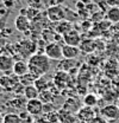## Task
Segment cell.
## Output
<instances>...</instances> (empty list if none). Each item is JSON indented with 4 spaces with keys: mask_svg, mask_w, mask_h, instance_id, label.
<instances>
[{
    "mask_svg": "<svg viewBox=\"0 0 119 123\" xmlns=\"http://www.w3.org/2000/svg\"><path fill=\"white\" fill-rule=\"evenodd\" d=\"M105 19L108 20L111 24H117V23H119V8L118 7H111L105 13Z\"/></svg>",
    "mask_w": 119,
    "mask_h": 123,
    "instance_id": "cell-15",
    "label": "cell"
},
{
    "mask_svg": "<svg viewBox=\"0 0 119 123\" xmlns=\"http://www.w3.org/2000/svg\"><path fill=\"white\" fill-rule=\"evenodd\" d=\"M28 102V101H26ZM26 102L24 101V98L23 97H17L15 99H12L10 103H11V105L12 107H15V109H22V108H26Z\"/></svg>",
    "mask_w": 119,
    "mask_h": 123,
    "instance_id": "cell-23",
    "label": "cell"
},
{
    "mask_svg": "<svg viewBox=\"0 0 119 123\" xmlns=\"http://www.w3.org/2000/svg\"><path fill=\"white\" fill-rule=\"evenodd\" d=\"M13 74L17 75L18 77L25 76L26 74H29V64L25 61H17L13 66Z\"/></svg>",
    "mask_w": 119,
    "mask_h": 123,
    "instance_id": "cell-11",
    "label": "cell"
},
{
    "mask_svg": "<svg viewBox=\"0 0 119 123\" xmlns=\"http://www.w3.org/2000/svg\"><path fill=\"white\" fill-rule=\"evenodd\" d=\"M37 78L33 76V75H31V74H26L25 76L23 77H19V82L23 84V85H25V86H28V85H32L33 83H35V80H36Z\"/></svg>",
    "mask_w": 119,
    "mask_h": 123,
    "instance_id": "cell-22",
    "label": "cell"
},
{
    "mask_svg": "<svg viewBox=\"0 0 119 123\" xmlns=\"http://www.w3.org/2000/svg\"><path fill=\"white\" fill-rule=\"evenodd\" d=\"M83 104L86 107H95L98 104V97L94 93H86V96L83 97Z\"/></svg>",
    "mask_w": 119,
    "mask_h": 123,
    "instance_id": "cell-17",
    "label": "cell"
},
{
    "mask_svg": "<svg viewBox=\"0 0 119 123\" xmlns=\"http://www.w3.org/2000/svg\"><path fill=\"white\" fill-rule=\"evenodd\" d=\"M70 30H73V26H72V24L68 21V20H62V21H60L59 25L56 26V33H59V34H66L67 32H69Z\"/></svg>",
    "mask_w": 119,
    "mask_h": 123,
    "instance_id": "cell-16",
    "label": "cell"
},
{
    "mask_svg": "<svg viewBox=\"0 0 119 123\" xmlns=\"http://www.w3.org/2000/svg\"><path fill=\"white\" fill-rule=\"evenodd\" d=\"M89 123H107V122H106V120L103 116H95Z\"/></svg>",
    "mask_w": 119,
    "mask_h": 123,
    "instance_id": "cell-26",
    "label": "cell"
},
{
    "mask_svg": "<svg viewBox=\"0 0 119 123\" xmlns=\"http://www.w3.org/2000/svg\"><path fill=\"white\" fill-rule=\"evenodd\" d=\"M33 85L38 89V91L39 92H42V91H44V90H48V80L44 78V76H42V77H38L36 80H35V83H33Z\"/></svg>",
    "mask_w": 119,
    "mask_h": 123,
    "instance_id": "cell-20",
    "label": "cell"
},
{
    "mask_svg": "<svg viewBox=\"0 0 119 123\" xmlns=\"http://www.w3.org/2000/svg\"><path fill=\"white\" fill-rule=\"evenodd\" d=\"M75 65V59H64L60 63V71H66L68 72L69 70H72Z\"/></svg>",
    "mask_w": 119,
    "mask_h": 123,
    "instance_id": "cell-21",
    "label": "cell"
},
{
    "mask_svg": "<svg viewBox=\"0 0 119 123\" xmlns=\"http://www.w3.org/2000/svg\"><path fill=\"white\" fill-rule=\"evenodd\" d=\"M80 51L83 52V53H92L95 51V47H97V42L94 39H90V38H87V39H82L81 44H80Z\"/></svg>",
    "mask_w": 119,
    "mask_h": 123,
    "instance_id": "cell-12",
    "label": "cell"
},
{
    "mask_svg": "<svg viewBox=\"0 0 119 123\" xmlns=\"http://www.w3.org/2000/svg\"><path fill=\"white\" fill-rule=\"evenodd\" d=\"M0 123H4V114L0 111Z\"/></svg>",
    "mask_w": 119,
    "mask_h": 123,
    "instance_id": "cell-27",
    "label": "cell"
},
{
    "mask_svg": "<svg viewBox=\"0 0 119 123\" xmlns=\"http://www.w3.org/2000/svg\"><path fill=\"white\" fill-rule=\"evenodd\" d=\"M117 105H118V108H119V98L117 99Z\"/></svg>",
    "mask_w": 119,
    "mask_h": 123,
    "instance_id": "cell-29",
    "label": "cell"
},
{
    "mask_svg": "<svg viewBox=\"0 0 119 123\" xmlns=\"http://www.w3.org/2000/svg\"><path fill=\"white\" fill-rule=\"evenodd\" d=\"M2 91H4V89H2V86H1V85H0V95H1V93H2Z\"/></svg>",
    "mask_w": 119,
    "mask_h": 123,
    "instance_id": "cell-28",
    "label": "cell"
},
{
    "mask_svg": "<svg viewBox=\"0 0 119 123\" xmlns=\"http://www.w3.org/2000/svg\"><path fill=\"white\" fill-rule=\"evenodd\" d=\"M50 61L45 55H42V53H35L32 55L28 61V64H29V72L31 75L38 78V77H42L46 75L50 70Z\"/></svg>",
    "mask_w": 119,
    "mask_h": 123,
    "instance_id": "cell-1",
    "label": "cell"
},
{
    "mask_svg": "<svg viewBox=\"0 0 119 123\" xmlns=\"http://www.w3.org/2000/svg\"><path fill=\"white\" fill-rule=\"evenodd\" d=\"M22 118L18 114L15 112H7L4 115V123H22Z\"/></svg>",
    "mask_w": 119,
    "mask_h": 123,
    "instance_id": "cell-18",
    "label": "cell"
},
{
    "mask_svg": "<svg viewBox=\"0 0 119 123\" xmlns=\"http://www.w3.org/2000/svg\"><path fill=\"white\" fill-rule=\"evenodd\" d=\"M43 104H51L52 101H54V97H52V92L50 90H44V91L39 92V97H38Z\"/></svg>",
    "mask_w": 119,
    "mask_h": 123,
    "instance_id": "cell-19",
    "label": "cell"
},
{
    "mask_svg": "<svg viewBox=\"0 0 119 123\" xmlns=\"http://www.w3.org/2000/svg\"><path fill=\"white\" fill-rule=\"evenodd\" d=\"M24 97L30 101V99H36V98H38L39 97V91H38V89L32 84V85H28V86H25L24 88Z\"/></svg>",
    "mask_w": 119,
    "mask_h": 123,
    "instance_id": "cell-14",
    "label": "cell"
},
{
    "mask_svg": "<svg viewBox=\"0 0 119 123\" xmlns=\"http://www.w3.org/2000/svg\"><path fill=\"white\" fill-rule=\"evenodd\" d=\"M95 111L93 110V108L90 107H82L77 110V118L82 122H87L89 123L94 117H95Z\"/></svg>",
    "mask_w": 119,
    "mask_h": 123,
    "instance_id": "cell-8",
    "label": "cell"
},
{
    "mask_svg": "<svg viewBox=\"0 0 119 123\" xmlns=\"http://www.w3.org/2000/svg\"><path fill=\"white\" fill-rule=\"evenodd\" d=\"M68 80H69V75L66 71H59L54 78V83L57 88H64L67 85Z\"/></svg>",
    "mask_w": 119,
    "mask_h": 123,
    "instance_id": "cell-13",
    "label": "cell"
},
{
    "mask_svg": "<svg viewBox=\"0 0 119 123\" xmlns=\"http://www.w3.org/2000/svg\"><path fill=\"white\" fill-rule=\"evenodd\" d=\"M25 110L29 112L31 116H38L42 112H44V104L39 98L36 99H30L26 102V108Z\"/></svg>",
    "mask_w": 119,
    "mask_h": 123,
    "instance_id": "cell-5",
    "label": "cell"
},
{
    "mask_svg": "<svg viewBox=\"0 0 119 123\" xmlns=\"http://www.w3.org/2000/svg\"><path fill=\"white\" fill-rule=\"evenodd\" d=\"M100 115L107 121H116L119 118V108L117 104H106L100 109Z\"/></svg>",
    "mask_w": 119,
    "mask_h": 123,
    "instance_id": "cell-4",
    "label": "cell"
},
{
    "mask_svg": "<svg viewBox=\"0 0 119 123\" xmlns=\"http://www.w3.org/2000/svg\"><path fill=\"white\" fill-rule=\"evenodd\" d=\"M15 27L19 32H26L30 29V19L25 15L19 14L15 19Z\"/></svg>",
    "mask_w": 119,
    "mask_h": 123,
    "instance_id": "cell-10",
    "label": "cell"
},
{
    "mask_svg": "<svg viewBox=\"0 0 119 123\" xmlns=\"http://www.w3.org/2000/svg\"><path fill=\"white\" fill-rule=\"evenodd\" d=\"M108 7H118L119 8V0H106Z\"/></svg>",
    "mask_w": 119,
    "mask_h": 123,
    "instance_id": "cell-25",
    "label": "cell"
},
{
    "mask_svg": "<svg viewBox=\"0 0 119 123\" xmlns=\"http://www.w3.org/2000/svg\"><path fill=\"white\" fill-rule=\"evenodd\" d=\"M44 55L49 59H54V61H61L63 58L62 55V45L57 42H51L49 44L45 45L44 49Z\"/></svg>",
    "mask_w": 119,
    "mask_h": 123,
    "instance_id": "cell-2",
    "label": "cell"
},
{
    "mask_svg": "<svg viewBox=\"0 0 119 123\" xmlns=\"http://www.w3.org/2000/svg\"><path fill=\"white\" fill-rule=\"evenodd\" d=\"M62 38H63L64 44H67V45H72V46H80L81 42H82L79 31L75 30V29L70 30L69 32H67L66 34H63Z\"/></svg>",
    "mask_w": 119,
    "mask_h": 123,
    "instance_id": "cell-7",
    "label": "cell"
},
{
    "mask_svg": "<svg viewBox=\"0 0 119 123\" xmlns=\"http://www.w3.org/2000/svg\"><path fill=\"white\" fill-rule=\"evenodd\" d=\"M46 15L49 20L60 23L62 20H66V8H63L61 5H52L48 8Z\"/></svg>",
    "mask_w": 119,
    "mask_h": 123,
    "instance_id": "cell-3",
    "label": "cell"
},
{
    "mask_svg": "<svg viewBox=\"0 0 119 123\" xmlns=\"http://www.w3.org/2000/svg\"><path fill=\"white\" fill-rule=\"evenodd\" d=\"M45 118L49 123H59L60 122V117H59V112L56 111H50L48 114H45Z\"/></svg>",
    "mask_w": 119,
    "mask_h": 123,
    "instance_id": "cell-24",
    "label": "cell"
},
{
    "mask_svg": "<svg viewBox=\"0 0 119 123\" xmlns=\"http://www.w3.org/2000/svg\"><path fill=\"white\" fill-rule=\"evenodd\" d=\"M15 63V58L11 55H6V53L0 55V71L5 72L6 75L13 74Z\"/></svg>",
    "mask_w": 119,
    "mask_h": 123,
    "instance_id": "cell-6",
    "label": "cell"
},
{
    "mask_svg": "<svg viewBox=\"0 0 119 123\" xmlns=\"http://www.w3.org/2000/svg\"><path fill=\"white\" fill-rule=\"evenodd\" d=\"M81 51L79 46H72V45H62V55L64 59H76L80 56Z\"/></svg>",
    "mask_w": 119,
    "mask_h": 123,
    "instance_id": "cell-9",
    "label": "cell"
}]
</instances>
